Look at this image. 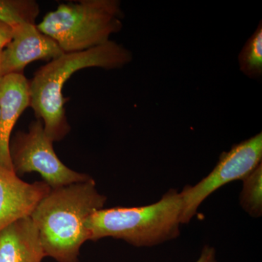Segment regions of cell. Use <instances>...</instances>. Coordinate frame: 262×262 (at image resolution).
<instances>
[{"instance_id":"cell-11","label":"cell","mask_w":262,"mask_h":262,"mask_svg":"<svg viewBox=\"0 0 262 262\" xmlns=\"http://www.w3.org/2000/svg\"><path fill=\"white\" fill-rule=\"evenodd\" d=\"M39 13V5L34 0H0V22L12 29L35 24Z\"/></svg>"},{"instance_id":"cell-10","label":"cell","mask_w":262,"mask_h":262,"mask_svg":"<svg viewBox=\"0 0 262 262\" xmlns=\"http://www.w3.org/2000/svg\"><path fill=\"white\" fill-rule=\"evenodd\" d=\"M45 257L39 232L30 216L0 232V262H42Z\"/></svg>"},{"instance_id":"cell-12","label":"cell","mask_w":262,"mask_h":262,"mask_svg":"<svg viewBox=\"0 0 262 262\" xmlns=\"http://www.w3.org/2000/svg\"><path fill=\"white\" fill-rule=\"evenodd\" d=\"M239 70L253 80L261 79L262 76V22L246 42L239 53Z\"/></svg>"},{"instance_id":"cell-15","label":"cell","mask_w":262,"mask_h":262,"mask_svg":"<svg viewBox=\"0 0 262 262\" xmlns=\"http://www.w3.org/2000/svg\"><path fill=\"white\" fill-rule=\"evenodd\" d=\"M196 262H217L215 248L206 245L202 249L201 256Z\"/></svg>"},{"instance_id":"cell-6","label":"cell","mask_w":262,"mask_h":262,"mask_svg":"<svg viewBox=\"0 0 262 262\" xmlns=\"http://www.w3.org/2000/svg\"><path fill=\"white\" fill-rule=\"evenodd\" d=\"M261 160V132L222 153L211 173L194 185L185 186L179 192L182 201V225L192 220L206 198L229 183L242 181L262 163Z\"/></svg>"},{"instance_id":"cell-13","label":"cell","mask_w":262,"mask_h":262,"mask_svg":"<svg viewBox=\"0 0 262 262\" xmlns=\"http://www.w3.org/2000/svg\"><path fill=\"white\" fill-rule=\"evenodd\" d=\"M239 194L241 208L253 218L262 215V163L242 179Z\"/></svg>"},{"instance_id":"cell-4","label":"cell","mask_w":262,"mask_h":262,"mask_svg":"<svg viewBox=\"0 0 262 262\" xmlns=\"http://www.w3.org/2000/svg\"><path fill=\"white\" fill-rule=\"evenodd\" d=\"M124 13L118 0H81L61 3L37 27L63 53L97 47L122 29Z\"/></svg>"},{"instance_id":"cell-14","label":"cell","mask_w":262,"mask_h":262,"mask_svg":"<svg viewBox=\"0 0 262 262\" xmlns=\"http://www.w3.org/2000/svg\"><path fill=\"white\" fill-rule=\"evenodd\" d=\"M13 29L4 24H0V58L5 48L13 37Z\"/></svg>"},{"instance_id":"cell-3","label":"cell","mask_w":262,"mask_h":262,"mask_svg":"<svg viewBox=\"0 0 262 262\" xmlns=\"http://www.w3.org/2000/svg\"><path fill=\"white\" fill-rule=\"evenodd\" d=\"M182 214L180 192L171 189L148 206L95 211L86 221L85 227L90 241L113 237L136 247H151L179 237Z\"/></svg>"},{"instance_id":"cell-8","label":"cell","mask_w":262,"mask_h":262,"mask_svg":"<svg viewBox=\"0 0 262 262\" xmlns=\"http://www.w3.org/2000/svg\"><path fill=\"white\" fill-rule=\"evenodd\" d=\"M51 188L47 183L29 184L13 170L0 166V232L16 221L30 216Z\"/></svg>"},{"instance_id":"cell-9","label":"cell","mask_w":262,"mask_h":262,"mask_svg":"<svg viewBox=\"0 0 262 262\" xmlns=\"http://www.w3.org/2000/svg\"><path fill=\"white\" fill-rule=\"evenodd\" d=\"M30 106L29 82L23 74L2 77L0 82V166L13 170L10 137L17 120Z\"/></svg>"},{"instance_id":"cell-5","label":"cell","mask_w":262,"mask_h":262,"mask_svg":"<svg viewBox=\"0 0 262 262\" xmlns=\"http://www.w3.org/2000/svg\"><path fill=\"white\" fill-rule=\"evenodd\" d=\"M48 138L41 120L32 122L27 132L17 133L10 145V157L17 175L37 172L51 189H57L91 179L62 163Z\"/></svg>"},{"instance_id":"cell-2","label":"cell","mask_w":262,"mask_h":262,"mask_svg":"<svg viewBox=\"0 0 262 262\" xmlns=\"http://www.w3.org/2000/svg\"><path fill=\"white\" fill-rule=\"evenodd\" d=\"M132 53L122 45L108 42L80 52L64 53L43 66L29 82L30 106L53 142L63 139L70 130L62 91L76 72L91 67L122 68L132 61Z\"/></svg>"},{"instance_id":"cell-7","label":"cell","mask_w":262,"mask_h":262,"mask_svg":"<svg viewBox=\"0 0 262 262\" xmlns=\"http://www.w3.org/2000/svg\"><path fill=\"white\" fill-rule=\"evenodd\" d=\"M13 37L0 58V77L23 74L29 63L37 60H53L63 52L36 24H23L13 29Z\"/></svg>"},{"instance_id":"cell-17","label":"cell","mask_w":262,"mask_h":262,"mask_svg":"<svg viewBox=\"0 0 262 262\" xmlns=\"http://www.w3.org/2000/svg\"><path fill=\"white\" fill-rule=\"evenodd\" d=\"M0 24H1V22H0ZM2 24H3V23H2Z\"/></svg>"},{"instance_id":"cell-1","label":"cell","mask_w":262,"mask_h":262,"mask_svg":"<svg viewBox=\"0 0 262 262\" xmlns=\"http://www.w3.org/2000/svg\"><path fill=\"white\" fill-rule=\"evenodd\" d=\"M106 200L92 178L51 189L30 215L46 256L58 262H79L81 246L90 241L86 221L103 208Z\"/></svg>"},{"instance_id":"cell-16","label":"cell","mask_w":262,"mask_h":262,"mask_svg":"<svg viewBox=\"0 0 262 262\" xmlns=\"http://www.w3.org/2000/svg\"><path fill=\"white\" fill-rule=\"evenodd\" d=\"M1 80H2V77H0V82H1Z\"/></svg>"}]
</instances>
